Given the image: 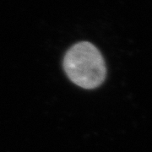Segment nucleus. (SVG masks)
Here are the masks:
<instances>
[{
	"label": "nucleus",
	"mask_w": 152,
	"mask_h": 152,
	"mask_svg": "<svg viewBox=\"0 0 152 152\" xmlns=\"http://www.w3.org/2000/svg\"><path fill=\"white\" fill-rule=\"evenodd\" d=\"M64 69L71 81L86 90L99 87L107 77L102 55L96 47L88 42H78L67 51Z\"/></svg>",
	"instance_id": "obj_1"
}]
</instances>
